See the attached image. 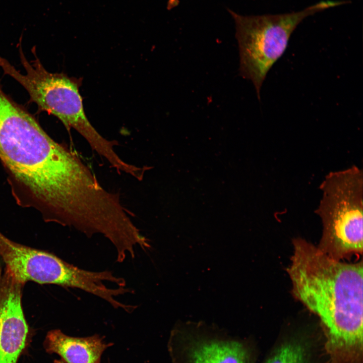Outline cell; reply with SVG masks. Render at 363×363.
<instances>
[{
    "label": "cell",
    "instance_id": "4",
    "mask_svg": "<svg viewBox=\"0 0 363 363\" xmlns=\"http://www.w3.org/2000/svg\"><path fill=\"white\" fill-rule=\"evenodd\" d=\"M348 3L322 1L299 11L261 15H242L228 10L235 25L240 73L253 82L259 99L268 71L284 53L297 26L310 16Z\"/></svg>",
    "mask_w": 363,
    "mask_h": 363
},
{
    "label": "cell",
    "instance_id": "1",
    "mask_svg": "<svg viewBox=\"0 0 363 363\" xmlns=\"http://www.w3.org/2000/svg\"><path fill=\"white\" fill-rule=\"evenodd\" d=\"M287 269L294 296L320 319L325 363H362V263L330 258L301 238Z\"/></svg>",
    "mask_w": 363,
    "mask_h": 363
},
{
    "label": "cell",
    "instance_id": "2",
    "mask_svg": "<svg viewBox=\"0 0 363 363\" xmlns=\"http://www.w3.org/2000/svg\"><path fill=\"white\" fill-rule=\"evenodd\" d=\"M34 59L28 60L19 44L23 74L0 54V67L5 74L18 82L27 91L30 101L36 104L40 111L57 117L70 130H76L87 141L93 150L108 161L119 173L133 175L136 166L127 163L114 150L116 141L102 137L90 124L84 110L77 81L63 73L49 72L38 58L36 49H32Z\"/></svg>",
    "mask_w": 363,
    "mask_h": 363
},
{
    "label": "cell",
    "instance_id": "5",
    "mask_svg": "<svg viewBox=\"0 0 363 363\" xmlns=\"http://www.w3.org/2000/svg\"><path fill=\"white\" fill-rule=\"evenodd\" d=\"M0 257L5 268L19 281H33L80 289L105 301L114 290L105 283H114L112 272L80 269L49 252L14 242L0 232Z\"/></svg>",
    "mask_w": 363,
    "mask_h": 363
},
{
    "label": "cell",
    "instance_id": "7",
    "mask_svg": "<svg viewBox=\"0 0 363 363\" xmlns=\"http://www.w3.org/2000/svg\"><path fill=\"white\" fill-rule=\"evenodd\" d=\"M24 286L0 268V363H18L32 336L22 306Z\"/></svg>",
    "mask_w": 363,
    "mask_h": 363
},
{
    "label": "cell",
    "instance_id": "8",
    "mask_svg": "<svg viewBox=\"0 0 363 363\" xmlns=\"http://www.w3.org/2000/svg\"><path fill=\"white\" fill-rule=\"evenodd\" d=\"M43 344L47 352L57 354L65 363H100L107 346L98 335L72 337L58 329L48 332Z\"/></svg>",
    "mask_w": 363,
    "mask_h": 363
},
{
    "label": "cell",
    "instance_id": "3",
    "mask_svg": "<svg viewBox=\"0 0 363 363\" xmlns=\"http://www.w3.org/2000/svg\"><path fill=\"white\" fill-rule=\"evenodd\" d=\"M321 197L315 213L322 224L318 247L341 261L362 253L363 173L352 165L331 171L320 185Z\"/></svg>",
    "mask_w": 363,
    "mask_h": 363
},
{
    "label": "cell",
    "instance_id": "9",
    "mask_svg": "<svg viewBox=\"0 0 363 363\" xmlns=\"http://www.w3.org/2000/svg\"><path fill=\"white\" fill-rule=\"evenodd\" d=\"M323 343L304 333L287 335L278 340L262 363H321L325 359Z\"/></svg>",
    "mask_w": 363,
    "mask_h": 363
},
{
    "label": "cell",
    "instance_id": "6",
    "mask_svg": "<svg viewBox=\"0 0 363 363\" xmlns=\"http://www.w3.org/2000/svg\"><path fill=\"white\" fill-rule=\"evenodd\" d=\"M172 363H256L254 343L203 323L177 324L167 345Z\"/></svg>",
    "mask_w": 363,
    "mask_h": 363
}]
</instances>
